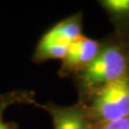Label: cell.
<instances>
[{
	"instance_id": "obj_1",
	"label": "cell",
	"mask_w": 129,
	"mask_h": 129,
	"mask_svg": "<svg viewBox=\"0 0 129 129\" xmlns=\"http://www.w3.org/2000/svg\"><path fill=\"white\" fill-rule=\"evenodd\" d=\"M129 73L128 55L114 41L102 43L101 51L87 67L73 76L81 98Z\"/></svg>"
},
{
	"instance_id": "obj_2",
	"label": "cell",
	"mask_w": 129,
	"mask_h": 129,
	"mask_svg": "<svg viewBox=\"0 0 129 129\" xmlns=\"http://www.w3.org/2000/svg\"><path fill=\"white\" fill-rule=\"evenodd\" d=\"M96 123L129 117V73L81 98Z\"/></svg>"
},
{
	"instance_id": "obj_3",
	"label": "cell",
	"mask_w": 129,
	"mask_h": 129,
	"mask_svg": "<svg viewBox=\"0 0 129 129\" xmlns=\"http://www.w3.org/2000/svg\"><path fill=\"white\" fill-rule=\"evenodd\" d=\"M82 36V14L77 13L49 28L39 38L32 61L41 64L49 60L63 59L70 45Z\"/></svg>"
},
{
	"instance_id": "obj_4",
	"label": "cell",
	"mask_w": 129,
	"mask_h": 129,
	"mask_svg": "<svg viewBox=\"0 0 129 129\" xmlns=\"http://www.w3.org/2000/svg\"><path fill=\"white\" fill-rule=\"evenodd\" d=\"M37 107L51 116L54 129H96L97 123L93 120L86 105L80 101L69 106L44 102L39 103Z\"/></svg>"
},
{
	"instance_id": "obj_5",
	"label": "cell",
	"mask_w": 129,
	"mask_h": 129,
	"mask_svg": "<svg viewBox=\"0 0 129 129\" xmlns=\"http://www.w3.org/2000/svg\"><path fill=\"white\" fill-rule=\"evenodd\" d=\"M102 43L95 39L80 36L70 45L64 58L61 60L58 76L66 78L75 76L96 58Z\"/></svg>"
},
{
	"instance_id": "obj_6",
	"label": "cell",
	"mask_w": 129,
	"mask_h": 129,
	"mask_svg": "<svg viewBox=\"0 0 129 129\" xmlns=\"http://www.w3.org/2000/svg\"><path fill=\"white\" fill-rule=\"evenodd\" d=\"M15 104H27L38 106L36 93L29 89H14L0 94V129H19L16 122L6 121L4 119L7 109Z\"/></svg>"
},
{
	"instance_id": "obj_7",
	"label": "cell",
	"mask_w": 129,
	"mask_h": 129,
	"mask_svg": "<svg viewBox=\"0 0 129 129\" xmlns=\"http://www.w3.org/2000/svg\"><path fill=\"white\" fill-rule=\"evenodd\" d=\"M100 5L115 21L129 17V0H102Z\"/></svg>"
},
{
	"instance_id": "obj_8",
	"label": "cell",
	"mask_w": 129,
	"mask_h": 129,
	"mask_svg": "<svg viewBox=\"0 0 129 129\" xmlns=\"http://www.w3.org/2000/svg\"><path fill=\"white\" fill-rule=\"evenodd\" d=\"M96 129H129V117L98 123Z\"/></svg>"
}]
</instances>
